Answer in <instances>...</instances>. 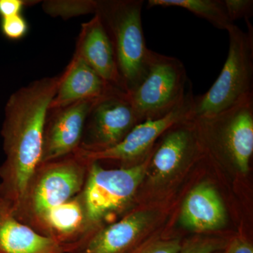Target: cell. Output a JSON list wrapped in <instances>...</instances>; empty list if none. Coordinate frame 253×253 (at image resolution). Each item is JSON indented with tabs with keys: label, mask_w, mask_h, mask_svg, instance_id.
Segmentation results:
<instances>
[{
	"label": "cell",
	"mask_w": 253,
	"mask_h": 253,
	"mask_svg": "<svg viewBox=\"0 0 253 253\" xmlns=\"http://www.w3.org/2000/svg\"><path fill=\"white\" fill-rule=\"evenodd\" d=\"M61 79V75L33 82L11 95L6 103L1 131L6 158L0 167V194L13 210L41 163L49 106Z\"/></svg>",
	"instance_id": "cell-1"
},
{
	"label": "cell",
	"mask_w": 253,
	"mask_h": 253,
	"mask_svg": "<svg viewBox=\"0 0 253 253\" xmlns=\"http://www.w3.org/2000/svg\"><path fill=\"white\" fill-rule=\"evenodd\" d=\"M89 163L76 153L41 163L32 174L19 204L14 209L15 216L33 229L48 211L83 191Z\"/></svg>",
	"instance_id": "cell-2"
},
{
	"label": "cell",
	"mask_w": 253,
	"mask_h": 253,
	"mask_svg": "<svg viewBox=\"0 0 253 253\" xmlns=\"http://www.w3.org/2000/svg\"><path fill=\"white\" fill-rule=\"evenodd\" d=\"M142 0L98 1L99 15L114 50L118 71L127 94L146 76L151 50L146 46L141 22Z\"/></svg>",
	"instance_id": "cell-3"
},
{
	"label": "cell",
	"mask_w": 253,
	"mask_h": 253,
	"mask_svg": "<svg viewBox=\"0 0 253 253\" xmlns=\"http://www.w3.org/2000/svg\"><path fill=\"white\" fill-rule=\"evenodd\" d=\"M248 31L235 24L227 28L229 52L220 74L205 94L194 96L188 119L217 114L253 94V31L249 19Z\"/></svg>",
	"instance_id": "cell-4"
},
{
	"label": "cell",
	"mask_w": 253,
	"mask_h": 253,
	"mask_svg": "<svg viewBox=\"0 0 253 253\" xmlns=\"http://www.w3.org/2000/svg\"><path fill=\"white\" fill-rule=\"evenodd\" d=\"M191 89L180 60L151 50L146 76L129 99L139 121L156 119L176 108Z\"/></svg>",
	"instance_id": "cell-5"
},
{
	"label": "cell",
	"mask_w": 253,
	"mask_h": 253,
	"mask_svg": "<svg viewBox=\"0 0 253 253\" xmlns=\"http://www.w3.org/2000/svg\"><path fill=\"white\" fill-rule=\"evenodd\" d=\"M149 165L146 159L131 167L107 169L98 162H89L82 194L91 225L99 226L106 216L122 209L131 201Z\"/></svg>",
	"instance_id": "cell-6"
},
{
	"label": "cell",
	"mask_w": 253,
	"mask_h": 253,
	"mask_svg": "<svg viewBox=\"0 0 253 253\" xmlns=\"http://www.w3.org/2000/svg\"><path fill=\"white\" fill-rule=\"evenodd\" d=\"M190 120L196 129L214 139L238 169L249 171L253 153V94L217 114Z\"/></svg>",
	"instance_id": "cell-7"
},
{
	"label": "cell",
	"mask_w": 253,
	"mask_h": 253,
	"mask_svg": "<svg viewBox=\"0 0 253 253\" xmlns=\"http://www.w3.org/2000/svg\"><path fill=\"white\" fill-rule=\"evenodd\" d=\"M194 94L190 89L184 100L163 117L146 120L136 125L116 146L101 151H87L79 148L74 153L89 162L116 161L130 162L140 159L152 149L163 133L175 123L189 118Z\"/></svg>",
	"instance_id": "cell-8"
},
{
	"label": "cell",
	"mask_w": 253,
	"mask_h": 253,
	"mask_svg": "<svg viewBox=\"0 0 253 253\" xmlns=\"http://www.w3.org/2000/svg\"><path fill=\"white\" fill-rule=\"evenodd\" d=\"M89 139L80 146L101 151L116 146L140 123L129 95L118 91L99 100L89 114Z\"/></svg>",
	"instance_id": "cell-9"
},
{
	"label": "cell",
	"mask_w": 253,
	"mask_h": 253,
	"mask_svg": "<svg viewBox=\"0 0 253 253\" xmlns=\"http://www.w3.org/2000/svg\"><path fill=\"white\" fill-rule=\"evenodd\" d=\"M101 99L83 100L49 111L44 127L41 163L65 157L79 149L86 120Z\"/></svg>",
	"instance_id": "cell-10"
},
{
	"label": "cell",
	"mask_w": 253,
	"mask_h": 253,
	"mask_svg": "<svg viewBox=\"0 0 253 253\" xmlns=\"http://www.w3.org/2000/svg\"><path fill=\"white\" fill-rule=\"evenodd\" d=\"M149 212L136 211L104 228L96 226L66 253H128L149 222Z\"/></svg>",
	"instance_id": "cell-11"
},
{
	"label": "cell",
	"mask_w": 253,
	"mask_h": 253,
	"mask_svg": "<svg viewBox=\"0 0 253 253\" xmlns=\"http://www.w3.org/2000/svg\"><path fill=\"white\" fill-rule=\"evenodd\" d=\"M88 218L82 191L67 202L50 210L33 230L54 240L64 249L74 246L94 229Z\"/></svg>",
	"instance_id": "cell-12"
},
{
	"label": "cell",
	"mask_w": 253,
	"mask_h": 253,
	"mask_svg": "<svg viewBox=\"0 0 253 253\" xmlns=\"http://www.w3.org/2000/svg\"><path fill=\"white\" fill-rule=\"evenodd\" d=\"M118 91H124L105 81L81 56L75 53L71 63L61 75V82L50 104L49 111L66 107L83 100L103 99Z\"/></svg>",
	"instance_id": "cell-13"
},
{
	"label": "cell",
	"mask_w": 253,
	"mask_h": 253,
	"mask_svg": "<svg viewBox=\"0 0 253 253\" xmlns=\"http://www.w3.org/2000/svg\"><path fill=\"white\" fill-rule=\"evenodd\" d=\"M75 53L105 81L126 92L118 71L112 43L97 14L89 22L82 25Z\"/></svg>",
	"instance_id": "cell-14"
},
{
	"label": "cell",
	"mask_w": 253,
	"mask_h": 253,
	"mask_svg": "<svg viewBox=\"0 0 253 253\" xmlns=\"http://www.w3.org/2000/svg\"><path fill=\"white\" fill-rule=\"evenodd\" d=\"M0 253H65L62 246L18 220L0 194Z\"/></svg>",
	"instance_id": "cell-15"
},
{
	"label": "cell",
	"mask_w": 253,
	"mask_h": 253,
	"mask_svg": "<svg viewBox=\"0 0 253 253\" xmlns=\"http://www.w3.org/2000/svg\"><path fill=\"white\" fill-rule=\"evenodd\" d=\"M161 137V144L149 161L157 179L167 177L177 170L196 148V130L188 118L173 125Z\"/></svg>",
	"instance_id": "cell-16"
},
{
	"label": "cell",
	"mask_w": 253,
	"mask_h": 253,
	"mask_svg": "<svg viewBox=\"0 0 253 253\" xmlns=\"http://www.w3.org/2000/svg\"><path fill=\"white\" fill-rule=\"evenodd\" d=\"M226 211L215 191L208 184L195 187L183 204L180 220L186 227L195 231L212 230L226 221Z\"/></svg>",
	"instance_id": "cell-17"
},
{
	"label": "cell",
	"mask_w": 253,
	"mask_h": 253,
	"mask_svg": "<svg viewBox=\"0 0 253 253\" xmlns=\"http://www.w3.org/2000/svg\"><path fill=\"white\" fill-rule=\"evenodd\" d=\"M176 6L188 10L221 30L234 24L228 16L224 0H149L148 7Z\"/></svg>",
	"instance_id": "cell-18"
},
{
	"label": "cell",
	"mask_w": 253,
	"mask_h": 253,
	"mask_svg": "<svg viewBox=\"0 0 253 253\" xmlns=\"http://www.w3.org/2000/svg\"><path fill=\"white\" fill-rule=\"evenodd\" d=\"M98 1L92 0H53L45 1L42 8L46 14L64 19L88 14H96Z\"/></svg>",
	"instance_id": "cell-19"
},
{
	"label": "cell",
	"mask_w": 253,
	"mask_h": 253,
	"mask_svg": "<svg viewBox=\"0 0 253 253\" xmlns=\"http://www.w3.org/2000/svg\"><path fill=\"white\" fill-rule=\"evenodd\" d=\"M0 28L1 33L7 39L18 41L26 36L28 32V23L22 15L1 18Z\"/></svg>",
	"instance_id": "cell-20"
},
{
	"label": "cell",
	"mask_w": 253,
	"mask_h": 253,
	"mask_svg": "<svg viewBox=\"0 0 253 253\" xmlns=\"http://www.w3.org/2000/svg\"><path fill=\"white\" fill-rule=\"evenodd\" d=\"M228 16L231 23L236 20L249 19L252 16L253 1L252 0H224Z\"/></svg>",
	"instance_id": "cell-21"
},
{
	"label": "cell",
	"mask_w": 253,
	"mask_h": 253,
	"mask_svg": "<svg viewBox=\"0 0 253 253\" xmlns=\"http://www.w3.org/2000/svg\"><path fill=\"white\" fill-rule=\"evenodd\" d=\"M182 245L179 239L158 241L131 250L128 253H179Z\"/></svg>",
	"instance_id": "cell-22"
},
{
	"label": "cell",
	"mask_w": 253,
	"mask_h": 253,
	"mask_svg": "<svg viewBox=\"0 0 253 253\" xmlns=\"http://www.w3.org/2000/svg\"><path fill=\"white\" fill-rule=\"evenodd\" d=\"M223 244L214 240H200L182 246L179 253H213L222 250Z\"/></svg>",
	"instance_id": "cell-23"
},
{
	"label": "cell",
	"mask_w": 253,
	"mask_h": 253,
	"mask_svg": "<svg viewBox=\"0 0 253 253\" xmlns=\"http://www.w3.org/2000/svg\"><path fill=\"white\" fill-rule=\"evenodd\" d=\"M28 1L23 0H0L1 18L11 17L21 14Z\"/></svg>",
	"instance_id": "cell-24"
},
{
	"label": "cell",
	"mask_w": 253,
	"mask_h": 253,
	"mask_svg": "<svg viewBox=\"0 0 253 253\" xmlns=\"http://www.w3.org/2000/svg\"><path fill=\"white\" fill-rule=\"evenodd\" d=\"M225 253H253L252 245L242 239H236L233 241Z\"/></svg>",
	"instance_id": "cell-25"
},
{
	"label": "cell",
	"mask_w": 253,
	"mask_h": 253,
	"mask_svg": "<svg viewBox=\"0 0 253 253\" xmlns=\"http://www.w3.org/2000/svg\"><path fill=\"white\" fill-rule=\"evenodd\" d=\"M213 253H225V251H222V250H221V251H216V252Z\"/></svg>",
	"instance_id": "cell-26"
}]
</instances>
